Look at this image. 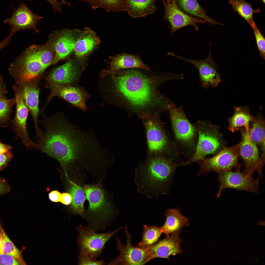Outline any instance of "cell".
I'll return each mask as SVG.
<instances>
[{
	"label": "cell",
	"instance_id": "24",
	"mask_svg": "<svg viewBox=\"0 0 265 265\" xmlns=\"http://www.w3.org/2000/svg\"><path fill=\"white\" fill-rule=\"evenodd\" d=\"M100 43L95 33L89 28H85L78 36L75 43L73 52L77 59L82 60Z\"/></svg>",
	"mask_w": 265,
	"mask_h": 265
},
{
	"label": "cell",
	"instance_id": "30",
	"mask_svg": "<svg viewBox=\"0 0 265 265\" xmlns=\"http://www.w3.org/2000/svg\"><path fill=\"white\" fill-rule=\"evenodd\" d=\"M70 183L69 192L72 197L71 211L73 213L84 219L86 216L84 205L86 198L85 193L80 187L72 181Z\"/></svg>",
	"mask_w": 265,
	"mask_h": 265
},
{
	"label": "cell",
	"instance_id": "31",
	"mask_svg": "<svg viewBox=\"0 0 265 265\" xmlns=\"http://www.w3.org/2000/svg\"><path fill=\"white\" fill-rule=\"evenodd\" d=\"M228 1L233 9L251 27L255 24L253 15L255 13H260L259 8L254 9L251 3L244 0H228Z\"/></svg>",
	"mask_w": 265,
	"mask_h": 265
},
{
	"label": "cell",
	"instance_id": "46",
	"mask_svg": "<svg viewBox=\"0 0 265 265\" xmlns=\"http://www.w3.org/2000/svg\"><path fill=\"white\" fill-rule=\"evenodd\" d=\"M12 36L10 34L6 38L0 42V50L8 45Z\"/></svg>",
	"mask_w": 265,
	"mask_h": 265
},
{
	"label": "cell",
	"instance_id": "28",
	"mask_svg": "<svg viewBox=\"0 0 265 265\" xmlns=\"http://www.w3.org/2000/svg\"><path fill=\"white\" fill-rule=\"evenodd\" d=\"M178 7L183 12L191 16L202 19L209 23L211 26L218 24L224 25L209 17L197 0H175Z\"/></svg>",
	"mask_w": 265,
	"mask_h": 265
},
{
	"label": "cell",
	"instance_id": "26",
	"mask_svg": "<svg viewBox=\"0 0 265 265\" xmlns=\"http://www.w3.org/2000/svg\"><path fill=\"white\" fill-rule=\"evenodd\" d=\"M254 118L251 114L248 106L236 107L233 115L228 120V129L234 133L240 128L243 127L248 133L250 122Z\"/></svg>",
	"mask_w": 265,
	"mask_h": 265
},
{
	"label": "cell",
	"instance_id": "4",
	"mask_svg": "<svg viewBox=\"0 0 265 265\" xmlns=\"http://www.w3.org/2000/svg\"><path fill=\"white\" fill-rule=\"evenodd\" d=\"M180 164L160 156L150 157L136 173L138 191L150 198L167 194L173 175Z\"/></svg>",
	"mask_w": 265,
	"mask_h": 265
},
{
	"label": "cell",
	"instance_id": "1",
	"mask_svg": "<svg viewBox=\"0 0 265 265\" xmlns=\"http://www.w3.org/2000/svg\"><path fill=\"white\" fill-rule=\"evenodd\" d=\"M39 123L44 132L37 144L43 153L53 158L64 167L76 162H98L104 157V147L92 129L84 130L69 122L63 113L51 117L41 114Z\"/></svg>",
	"mask_w": 265,
	"mask_h": 265
},
{
	"label": "cell",
	"instance_id": "34",
	"mask_svg": "<svg viewBox=\"0 0 265 265\" xmlns=\"http://www.w3.org/2000/svg\"><path fill=\"white\" fill-rule=\"evenodd\" d=\"M0 236L2 238L4 246V254L14 258L20 265H26L20 251L15 245L9 238L3 227L0 218Z\"/></svg>",
	"mask_w": 265,
	"mask_h": 265
},
{
	"label": "cell",
	"instance_id": "36",
	"mask_svg": "<svg viewBox=\"0 0 265 265\" xmlns=\"http://www.w3.org/2000/svg\"><path fill=\"white\" fill-rule=\"evenodd\" d=\"M255 35L256 44L260 54L263 59L265 57V39L255 24L252 27Z\"/></svg>",
	"mask_w": 265,
	"mask_h": 265
},
{
	"label": "cell",
	"instance_id": "3",
	"mask_svg": "<svg viewBox=\"0 0 265 265\" xmlns=\"http://www.w3.org/2000/svg\"><path fill=\"white\" fill-rule=\"evenodd\" d=\"M55 57L54 50L49 40L43 45H32L10 64L8 68L9 73L15 83L40 82L46 69L54 64Z\"/></svg>",
	"mask_w": 265,
	"mask_h": 265
},
{
	"label": "cell",
	"instance_id": "5",
	"mask_svg": "<svg viewBox=\"0 0 265 265\" xmlns=\"http://www.w3.org/2000/svg\"><path fill=\"white\" fill-rule=\"evenodd\" d=\"M145 126L149 153L175 161L180 159L173 138L167 133L157 114L142 112L139 114Z\"/></svg>",
	"mask_w": 265,
	"mask_h": 265
},
{
	"label": "cell",
	"instance_id": "13",
	"mask_svg": "<svg viewBox=\"0 0 265 265\" xmlns=\"http://www.w3.org/2000/svg\"><path fill=\"white\" fill-rule=\"evenodd\" d=\"M82 60L70 59L65 64L51 69L44 78L45 86L73 85L84 68Z\"/></svg>",
	"mask_w": 265,
	"mask_h": 265
},
{
	"label": "cell",
	"instance_id": "29",
	"mask_svg": "<svg viewBox=\"0 0 265 265\" xmlns=\"http://www.w3.org/2000/svg\"><path fill=\"white\" fill-rule=\"evenodd\" d=\"M250 123L248 133L250 138L256 145L259 152L265 151V120L261 112Z\"/></svg>",
	"mask_w": 265,
	"mask_h": 265
},
{
	"label": "cell",
	"instance_id": "10",
	"mask_svg": "<svg viewBox=\"0 0 265 265\" xmlns=\"http://www.w3.org/2000/svg\"><path fill=\"white\" fill-rule=\"evenodd\" d=\"M123 228L120 227L111 232L97 233L89 225L85 226L80 225L75 228L79 232L77 239L80 248L79 252L87 254L93 260H96L108 241Z\"/></svg>",
	"mask_w": 265,
	"mask_h": 265
},
{
	"label": "cell",
	"instance_id": "25",
	"mask_svg": "<svg viewBox=\"0 0 265 265\" xmlns=\"http://www.w3.org/2000/svg\"><path fill=\"white\" fill-rule=\"evenodd\" d=\"M180 211L178 208L169 209L164 214L166 219L161 228L162 233L167 236L172 234L179 233L183 228L189 225L188 220L181 213Z\"/></svg>",
	"mask_w": 265,
	"mask_h": 265
},
{
	"label": "cell",
	"instance_id": "49",
	"mask_svg": "<svg viewBox=\"0 0 265 265\" xmlns=\"http://www.w3.org/2000/svg\"><path fill=\"white\" fill-rule=\"evenodd\" d=\"M264 4L265 3V0H260Z\"/></svg>",
	"mask_w": 265,
	"mask_h": 265
},
{
	"label": "cell",
	"instance_id": "14",
	"mask_svg": "<svg viewBox=\"0 0 265 265\" xmlns=\"http://www.w3.org/2000/svg\"><path fill=\"white\" fill-rule=\"evenodd\" d=\"M22 84L15 83L12 87L15 95L16 105L15 117L12 121L14 132L19 137L26 148H33L35 143L29 137L27 128V120L29 110L24 101L22 96Z\"/></svg>",
	"mask_w": 265,
	"mask_h": 265
},
{
	"label": "cell",
	"instance_id": "40",
	"mask_svg": "<svg viewBox=\"0 0 265 265\" xmlns=\"http://www.w3.org/2000/svg\"><path fill=\"white\" fill-rule=\"evenodd\" d=\"M29 1L32 0H28ZM51 5L53 10L55 11L61 13L62 11L61 7L63 5H67L69 6L71 4L69 2L66 1L65 0H46Z\"/></svg>",
	"mask_w": 265,
	"mask_h": 265
},
{
	"label": "cell",
	"instance_id": "17",
	"mask_svg": "<svg viewBox=\"0 0 265 265\" xmlns=\"http://www.w3.org/2000/svg\"><path fill=\"white\" fill-rule=\"evenodd\" d=\"M208 55L205 59L195 60L184 58L169 52L167 55L175 57L187 62L194 65L198 69L199 74L200 82L205 89L209 86L214 87L221 81L220 76L217 71V65L213 60L211 56V44Z\"/></svg>",
	"mask_w": 265,
	"mask_h": 265
},
{
	"label": "cell",
	"instance_id": "44",
	"mask_svg": "<svg viewBox=\"0 0 265 265\" xmlns=\"http://www.w3.org/2000/svg\"><path fill=\"white\" fill-rule=\"evenodd\" d=\"M7 92L2 77L0 75V98H6L5 95Z\"/></svg>",
	"mask_w": 265,
	"mask_h": 265
},
{
	"label": "cell",
	"instance_id": "11",
	"mask_svg": "<svg viewBox=\"0 0 265 265\" xmlns=\"http://www.w3.org/2000/svg\"><path fill=\"white\" fill-rule=\"evenodd\" d=\"M241 166L235 168L233 172L231 170L220 172L218 173V179L219 182V189L216 197L220 196L222 192L227 188L259 193V182L258 178L255 179L240 171Z\"/></svg>",
	"mask_w": 265,
	"mask_h": 265
},
{
	"label": "cell",
	"instance_id": "45",
	"mask_svg": "<svg viewBox=\"0 0 265 265\" xmlns=\"http://www.w3.org/2000/svg\"><path fill=\"white\" fill-rule=\"evenodd\" d=\"M12 148L11 146L2 143L0 141V154L4 153L11 150Z\"/></svg>",
	"mask_w": 265,
	"mask_h": 265
},
{
	"label": "cell",
	"instance_id": "20",
	"mask_svg": "<svg viewBox=\"0 0 265 265\" xmlns=\"http://www.w3.org/2000/svg\"><path fill=\"white\" fill-rule=\"evenodd\" d=\"M43 17L37 15L25 4L21 3L19 7L14 10L11 17L5 20L4 23L11 27L10 34L13 35L21 30L33 29L39 32L36 27L38 23Z\"/></svg>",
	"mask_w": 265,
	"mask_h": 265
},
{
	"label": "cell",
	"instance_id": "8",
	"mask_svg": "<svg viewBox=\"0 0 265 265\" xmlns=\"http://www.w3.org/2000/svg\"><path fill=\"white\" fill-rule=\"evenodd\" d=\"M83 190L89 202L88 212L91 216L87 220L89 226L95 231L100 228L103 230L111 224L112 213L104 191L99 184L85 185Z\"/></svg>",
	"mask_w": 265,
	"mask_h": 265
},
{
	"label": "cell",
	"instance_id": "47",
	"mask_svg": "<svg viewBox=\"0 0 265 265\" xmlns=\"http://www.w3.org/2000/svg\"><path fill=\"white\" fill-rule=\"evenodd\" d=\"M4 254V246L2 239L0 236V254Z\"/></svg>",
	"mask_w": 265,
	"mask_h": 265
},
{
	"label": "cell",
	"instance_id": "42",
	"mask_svg": "<svg viewBox=\"0 0 265 265\" xmlns=\"http://www.w3.org/2000/svg\"><path fill=\"white\" fill-rule=\"evenodd\" d=\"M72 197L70 193H64L61 194L60 202L62 204L68 205L72 202Z\"/></svg>",
	"mask_w": 265,
	"mask_h": 265
},
{
	"label": "cell",
	"instance_id": "27",
	"mask_svg": "<svg viewBox=\"0 0 265 265\" xmlns=\"http://www.w3.org/2000/svg\"><path fill=\"white\" fill-rule=\"evenodd\" d=\"M155 0H126L125 11L132 17H144L155 12Z\"/></svg>",
	"mask_w": 265,
	"mask_h": 265
},
{
	"label": "cell",
	"instance_id": "2",
	"mask_svg": "<svg viewBox=\"0 0 265 265\" xmlns=\"http://www.w3.org/2000/svg\"><path fill=\"white\" fill-rule=\"evenodd\" d=\"M158 77H148L138 70H130L118 71L112 80L116 93L131 107L140 109L157 103L165 110L171 101L160 94L156 87L171 78L167 73Z\"/></svg>",
	"mask_w": 265,
	"mask_h": 265
},
{
	"label": "cell",
	"instance_id": "12",
	"mask_svg": "<svg viewBox=\"0 0 265 265\" xmlns=\"http://www.w3.org/2000/svg\"><path fill=\"white\" fill-rule=\"evenodd\" d=\"M239 130L241 135L239 154L245 166L243 172L252 177L254 172H257L258 175V179L261 180L263 178V168L265 163L261 159L259 150L250 138L244 128L241 127Z\"/></svg>",
	"mask_w": 265,
	"mask_h": 265
},
{
	"label": "cell",
	"instance_id": "48",
	"mask_svg": "<svg viewBox=\"0 0 265 265\" xmlns=\"http://www.w3.org/2000/svg\"><path fill=\"white\" fill-rule=\"evenodd\" d=\"M265 223L264 221H259L258 223V224L260 225H263V224L265 225V223Z\"/></svg>",
	"mask_w": 265,
	"mask_h": 265
},
{
	"label": "cell",
	"instance_id": "32",
	"mask_svg": "<svg viewBox=\"0 0 265 265\" xmlns=\"http://www.w3.org/2000/svg\"><path fill=\"white\" fill-rule=\"evenodd\" d=\"M88 3L93 10L104 9L108 12L125 11L126 0H78Z\"/></svg>",
	"mask_w": 265,
	"mask_h": 265
},
{
	"label": "cell",
	"instance_id": "7",
	"mask_svg": "<svg viewBox=\"0 0 265 265\" xmlns=\"http://www.w3.org/2000/svg\"><path fill=\"white\" fill-rule=\"evenodd\" d=\"M193 124L198 135L196 151L190 159L183 161L181 166L197 162L208 155L216 154L226 147V141L218 126L208 120H199Z\"/></svg>",
	"mask_w": 265,
	"mask_h": 265
},
{
	"label": "cell",
	"instance_id": "43",
	"mask_svg": "<svg viewBox=\"0 0 265 265\" xmlns=\"http://www.w3.org/2000/svg\"><path fill=\"white\" fill-rule=\"evenodd\" d=\"M61 194L57 190L51 191L49 194L50 199L52 201L54 202H60Z\"/></svg>",
	"mask_w": 265,
	"mask_h": 265
},
{
	"label": "cell",
	"instance_id": "19",
	"mask_svg": "<svg viewBox=\"0 0 265 265\" xmlns=\"http://www.w3.org/2000/svg\"><path fill=\"white\" fill-rule=\"evenodd\" d=\"M165 9L164 19L169 22L171 26V33L184 26L191 25L198 31V24L207 21L201 18L189 15L182 11L178 6L175 0H162Z\"/></svg>",
	"mask_w": 265,
	"mask_h": 265
},
{
	"label": "cell",
	"instance_id": "33",
	"mask_svg": "<svg viewBox=\"0 0 265 265\" xmlns=\"http://www.w3.org/2000/svg\"><path fill=\"white\" fill-rule=\"evenodd\" d=\"M143 229L142 240L137 247L144 249L155 243L163 233L161 227L155 225L148 226L145 225L143 226Z\"/></svg>",
	"mask_w": 265,
	"mask_h": 265
},
{
	"label": "cell",
	"instance_id": "23",
	"mask_svg": "<svg viewBox=\"0 0 265 265\" xmlns=\"http://www.w3.org/2000/svg\"><path fill=\"white\" fill-rule=\"evenodd\" d=\"M110 68L103 70L100 74L101 78L110 75L112 80L114 78L116 73L121 69L135 68L150 71V69L141 60L139 55L121 53L112 57L109 63Z\"/></svg>",
	"mask_w": 265,
	"mask_h": 265
},
{
	"label": "cell",
	"instance_id": "16",
	"mask_svg": "<svg viewBox=\"0 0 265 265\" xmlns=\"http://www.w3.org/2000/svg\"><path fill=\"white\" fill-rule=\"evenodd\" d=\"M49 89L46 103L41 109L44 110L46 107L54 97L62 98L71 105L85 112L88 109L86 102L89 94L82 88L73 85L65 86L50 85L45 86Z\"/></svg>",
	"mask_w": 265,
	"mask_h": 265
},
{
	"label": "cell",
	"instance_id": "41",
	"mask_svg": "<svg viewBox=\"0 0 265 265\" xmlns=\"http://www.w3.org/2000/svg\"><path fill=\"white\" fill-rule=\"evenodd\" d=\"M10 189V186L5 180L0 177V195L7 193Z\"/></svg>",
	"mask_w": 265,
	"mask_h": 265
},
{
	"label": "cell",
	"instance_id": "6",
	"mask_svg": "<svg viewBox=\"0 0 265 265\" xmlns=\"http://www.w3.org/2000/svg\"><path fill=\"white\" fill-rule=\"evenodd\" d=\"M168 110L173 138L179 154L188 160L196 151L198 140L197 131L187 119L182 106L172 107Z\"/></svg>",
	"mask_w": 265,
	"mask_h": 265
},
{
	"label": "cell",
	"instance_id": "35",
	"mask_svg": "<svg viewBox=\"0 0 265 265\" xmlns=\"http://www.w3.org/2000/svg\"><path fill=\"white\" fill-rule=\"evenodd\" d=\"M15 103V97L0 98V125L2 127H6L8 124L12 108Z\"/></svg>",
	"mask_w": 265,
	"mask_h": 265
},
{
	"label": "cell",
	"instance_id": "22",
	"mask_svg": "<svg viewBox=\"0 0 265 265\" xmlns=\"http://www.w3.org/2000/svg\"><path fill=\"white\" fill-rule=\"evenodd\" d=\"M179 233L166 236L157 243L145 248L150 255L151 259L157 258L169 260L170 256L183 252L180 244L183 241Z\"/></svg>",
	"mask_w": 265,
	"mask_h": 265
},
{
	"label": "cell",
	"instance_id": "37",
	"mask_svg": "<svg viewBox=\"0 0 265 265\" xmlns=\"http://www.w3.org/2000/svg\"><path fill=\"white\" fill-rule=\"evenodd\" d=\"M79 265H105L106 264L105 259L99 261L94 260L86 254L80 253L78 257Z\"/></svg>",
	"mask_w": 265,
	"mask_h": 265
},
{
	"label": "cell",
	"instance_id": "9",
	"mask_svg": "<svg viewBox=\"0 0 265 265\" xmlns=\"http://www.w3.org/2000/svg\"><path fill=\"white\" fill-rule=\"evenodd\" d=\"M240 143L235 145L225 147L211 157H205L198 161L199 170L198 175L206 176L211 171L220 172L231 170L241 166L238 162Z\"/></svg>",
	"mask_w": 265,
	"mask_h": 265
},
{
	"label": "cell",
	"instance_id": "38",
	"mask_svg": "<svg viewBox=\"0 0 265 265\" xmlns=\"http://www.w3.org/2000/svg\"><path fill=\"white\" fill-rule=\"evenodd\" d=\"M13 155L11 150L3 154H0V171L3 170L8 165Z\"/></svg>",
	"mask_w": 265,
	"mask_h": 265
},
{
	"label": "cell",
	"instance_id": "15",
	"mask_svg": "<svg viewBox=\"0 0 265 265\" xmlns=\"http://www.w3.org/2000/svg\"><path fill=\"white\" fill-rule=\"evenodd\" d=\"M124 233L127 237L126 244H123L117 237V249L119 255L115 259L110 262L108 265H144L151 260V256L145 249L135 247L131 244V236L127 226L125 227Z\"/></svg>",
	"mask_w": 265,
	"mask_h": 265
},
{
	"label": "cell",
	"instance_id": "21",
	"mask_svg": "<svg viewBox=\"0 0 265 265\" xmlns=\"http://www.w3.org/2000/svg\"><path fill=\"white\" fill-rule=\"evenodd\" d=\"M39 81H32L22 84V96L24 102L33 119L37 138L42 136V131L39 126L38 117L40 115L39 108L40 93V88Z\"/></svg>",
	"mask_w": 265,
	"mask_h": 265
},
{
	"label": "cell",
	"instance_id": "39",
	"mask_svg": "<svg viewBox=\"0 0 265 265\" xmlns=\"http://www.w3.org/2000/svg\"><path fill=\"white\" fill-rule=\"evenodd\" d=\"M0 265H20L15 259L5 254H0Z\"/></svg>",
	"mask_w": 265,
	"mask_h": 265
},
{
	"label": "cell",
	"instance_id": "18",
	"mask_svg": "<svg viewBox=\"0 0 265 265\" xmlns=\"http://www.w3.org/2000/svg\"><path fill=\"white\" fill-rule=\"evenodd\" d=\"M81 30L65 29L55 31L49 36L55 53L54 64L67 58L74 51L75 43Z\"/></svg>",
	"mask_w": 265,
	"mask_h": 265
}]
</instances>
